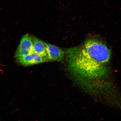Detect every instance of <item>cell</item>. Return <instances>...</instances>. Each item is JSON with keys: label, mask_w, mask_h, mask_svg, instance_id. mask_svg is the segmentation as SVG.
Returning <instances> with one entry per match:
<instances>
[{"label": "cell", "mask_w": 121, "mask_h": 121, "mask_svg": "<svg viewBox=\"0 0 121 121\" xmlns=\"http://www.w3.org/2000/svg\"><path fill=\"white\" fill-rule=\"evenodd\" d=\"M18 62L22 65L27 66L48 62L47 59L42 56L34 53L17 59Z\"/></svg>", "instance_id": "cell-4"}, {"label": "cell", "mask_w": 121, "mask_h": 121, "mask_svg": "<svg viewBox=\"0 0 121 121\" xmlns=\"http://www.w3.org/2000/svg\"><path fill=\"white\" fill-rule=\"evenodd\" d=\"M32 41L31 36L27 34L22 36L15 54L17 59L32 53Z\"/></svg>", "instance_id": "cell-2"}, {"label": "cell", "mask_w": 121, "mask_h": 121, "mask_svg": "<svg viewBox=\"0 0 121 121\" xmlns=\"http://www.w3.org/2000/svg\"><path fill=\"white\" fill-rule=\"evenodd\" d=\"M31 38L32 41V53L41 55L46 58L48 60L45 42L34 36H31Z\"/></svg>", "instance_id": "cell-5"}, {"label": "cell", "mask_w": 121, "mask_h": 121, "mask_svg": "<svg viewBox=\"0 0 121 121\" xmlns=\"http://www.w3.org/2000/svg\"><path fill=\"white\" fill-rule=\"evenodd\" d=\"M66 53L69 69L80 78L96 79L108 73L111 53L100 40L89 39L79 46L67 49Z\"/></svg>", "instance_id": "cell-1"}, {"label": "cell", "mask_w": 121, "mask_h": 121, "mask_svg": "<svg viewBox=\"0 0 121 121\" xmlns=\"http://www.w3.org/2000/svg\"><path fill=\"white\" fill-rule=\"evenodd\" d=\"M46 52L48 61L63 60L65 54L63 50L58 47L45 43Z\"/></svg>", "instance_id": "cell-3"}]
</instances>
